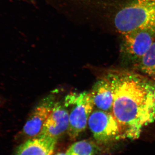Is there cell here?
Masks as SVG:
<instances>
[{"label": "cell", "instance_id": "obj_1", "mask_svg": "<svg viewBox=\"0 0 155 155\" xmlns=\"http://www.w3.org/2000/svg\"><path fill=\"white\" fill-rule=\"evenodd\" d=\"M114 91L112 114L122 139H135L155 120V84L139 74L115 71L106 75Z\"/></svg>", "mask_w": 155, "mask_h": 155}, {"label": "cell", "instance_id": "obj_2", "mask_svg": "<svg viewBox=\"0 0 155 155\" xmlns=\"http://www.w3.org/2000/svg\"><path fill=\"white\" fill-rule=\"evenodd\" d=\"M112 22L122 35L155 27V0H127L113 14Z\"/></svg>", "mask_w": 155, "mask_h": 155}, {"label": "cell", "instance_id": "obj_3", "mask_svg": "<svg viewBox=\"0 0 155 155\" xmlns=\"http://www.w3.org/2000/svg\"><path fill=\"white\" fill-rule=\"evenodd\" d=\"M63 103L67 110H69L68 134L71 139H75L85 130L94 104L90 93L87 91L69 94Z\"/></svg>", "mask_w": 155, "mask_h": 155}, {"label": "cell", "instance_id": "obj_4", "mask_svg": "<svg viewBox=\"0 0 155 155\" xmlns=\"http://www.w3.org/2000/svg\"><path fill=\"white\" fill-rule=\"evenodd\" d=\"M87 125L95 139L99 143L122 139L119 123L111 112L99 110L93 111Z\"/></svg>", "mask_w": 155, "mask_h": 155}, {"label": "cell", "instance_id": "obj_5", "mask_svg": "<svg viewBox=\"0 0 155 155\" xmlns=\"http://www.w3.org/2000/svg\"><path fill=\"white\" fill-rule=\"evenodd\" d=\"M155 41V27L133 31L123 35L121 51L126 57L137 62Z\"/></svg>", "mask_w": 155, "mask_h": 155}, {"label": "cell", "instance_id": "obj_6", "mask_svg": "<svg viewBox=\"0 0 155 155\" xmlns=\"http://www.w3.org/2000/svg\"><path fill=\"white\" fill-rule=\"evenodd\" d=\"M55 100V93L51 94L34 109L23 127L22 131L25 135L33 138L40 134L56 103Z\"/></svg>", "mask_w": 155, "mask_h": 155}, {"label": "cell", "instance_id": "obj_7", "mask_svg": "<svg viewBox=\"0 0 155 155\" xmlns=\"http://www.w3.org/2000/svg\"><path fill=\"white\" fill-rule=\"evenodd\" d=\"M69 125L68 110L63 103L56 102L40 135L47 136L57 139L66 130H68Z\"/></svg>", "mask_w": 155, "mask_h": 155}, {"label": "cell", "instance_id": "obj_8", "mask_svg": "<svg viewBox=\"0 0 155 155\" xmlns=\"http://www.w3.org/2000/svg\"><path fill=\"white\" fill-rule=\"evenodd\" d=\"M57 139L39 135L28 140L19 146L15 155H51Z\"/></svg>", "mask_w": 155, "mask_h": 155}, {"label": "cell", "instance_id": "obj_9", "mask_svg": "<svg viewBox=\"0 0 155 155\" xmlns=\"http://www.w3.org/2000/svg\"><path fill=\"white\" fill-rule=\"evenodd\" d=\"M90 93L94 107L101 110L112 112L114 91L110 81L106 76L97 81Z\"/></svg>", "mask_w": 155, "mask_h": 155}, {"label": "cell", "instance_id": "obj_10", "mask_svg": "<svg viewBox=\"0 0 155 155\" xmlns=\"http://www.w3.org/2000/svg\"><path fill=\"white\" fill-rule=\"evenodd\" d=\"M137 65L140 72L155 79V41Z\"/></svg>", "mask_w": 155, "mask_h": 155}, {"label": "cell", "instance_id": "obj_11", "mask_svg": "<svg viewBox=\"0 0 155 155\" xmlns=\"http://www.w3.org/2000/svg\"><path fill=\"white\" fill-rule=\"evenodd\" d=\"M97 146L93 142L82 140L76 142L67 150V155H96L98 151Z\"/></svg>", "mask_w": 155, "mask_h": 155}, {"label": "cell", "instance_id": "obj_12", "mask_svg": "<svg viewBox=\"0 0 155 155\" xmlns=\"http://www.w3.org/2000/svg\"><path fill=\"white\" fill-rule=\"evenodd\" d=\"M55 155H67V153H57V154Z\"/></svg>", "mask_w": 155, "mask_h": 155}, {"label": "cell", "instance_id": "obj_13", "mask_svg": "<svg viewBox=\"0 0 155 155\" xmlns=\"http://www.w3.org/2000/svg\"><path fill=\"white\" fill-rule=\"evenodd\" d=\"M27 1H29V2H31L34 3L35 2V0H27Z\"/></svg>", "mask_w": 155, "mask_h": 155}, {"label": "cell", "instance_id": "obj_14", "mask_svg": "<svg viewBox=\"0 0 155 155\" xmlns=\"http://www.w3.org/2000/svg\"><path fill=\"white\" fill-rule=\"evenodd\" d=\"M2 98H1V97H0V102H1V101H2Z\"/></svg>", "mask_w": 155, "mask_h": 155}]
</instances>
